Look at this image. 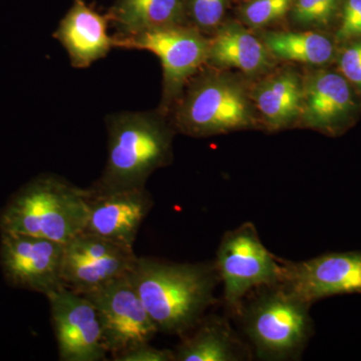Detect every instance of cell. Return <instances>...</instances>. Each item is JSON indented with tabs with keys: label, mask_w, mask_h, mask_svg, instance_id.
Wrapping results in <instances>:
<instances>
[{
	"label": "cell",
	"mask_w": 361,
	"mask_h": 361,
	"mask_svg": "<svg viewBox=\"0 0 361 361\" xmlns=\"http://www.w3.org/2000/svg\"><path fill=\"white\" fill-rule=\"evenodd\" d=\"M232 0H185L187 25L211 37L227 20Z\"/></svg>",
	"instance_id": "23"
},
{
	"label": "cell",
	"mask_w": 361,
	"mask_h": 361,
	"mask_svg": "<svg viewBox=\"0 0 361 361\" xmlns=\"http://www.w3.org/2000/svg\"><path fill=\"white\" fill-rule=\"evenodd\" d=\"M343 0H293L285 27L334 35Z\"/></svg>",
	"instance_id": "21"
},
{
	"label": "cell",
	"mask_w": 361,
	"mask_h": 361,
	"mask_svg": "<svg viewBox=\"0 0 361 361\" xmlns=\"http://www.w3.org/2000/svg\"><path fill=\"white\" fill-rule=\"evenodd\" d=\"M311 306L281 285H267L251 291L235 317L259 360H297L314 334Z\"/></svg>",
	"instance_id": "5"
},
{
	"label": "cell",
	"mask_w": 361,
	"mask_h": 361,
	"mask_svg": "<svg viewBox=\"0 0 361 361\" xmlns=\"http://www.w3.org/2000/svg\"><path fill=\"white\" fill-rule=\"evenodd\" d=\"M85 296L96 308L104 346L111 357L149 343L159 334L130 275Z\"/></svg>",
	"instance_id": "9"
},
{
	"label": "cell",
	"mask_w": 361,
	"mask_h": 361,
	"mask_svg": "<svg viewBox=\"0 0 361 361\" xmlns=\"http://www.w3.org/2000/svg\"><path fill=\"white\" fill-rule=\"evenodd\" d=\"M180 337L182 341L174 349L175 361H242L252 356L250 346L223 316L205 315Z\"/></svg>",
	"instance_id": "18"
},
{
	"label": "cell",
	"mask_w": 361,
	"mask_h": 361,
	"mask_svg": "<svg viewBox=\"0 0 361 361\" xmlns=\"http://www.w3.org/2000/svg\"><path fill=\"white\" fill-rule=\"evenodd\" d=\"M104 122L108 159L101 177L90 189L109 192L144 188L157 170L172 164L173 142L178 133L158 108L111 114Z\"/></svg>",
	"instance_id": "3"
},
{
	"label": "cell",
	"mask_w": 361,
	"mask_h": 361,
	"mask_svg": "<svg viewBox=\"0 0 361 361\" xmlns=\"http://www.w3.org/2000/svg\"><path fill=\"white\" fill-rule=\"evenodd\" d=\"M251 85L239 71L204 66L184 87L169 118L176 132L193 137L263 130Z\"/></svg>",
	"instance_id": "2"
},
{
	"label": "cell",
	"mask_w": 361,
	"mask_h": 361,
	"mask_svg": "<svg viewBox=\"0 0 361 361\" xmlns=\"http://www.w3.org/2000/svg\"><path fill=\"white\" fill-rule=\"evenodd\" d=\"M114 47L149 51L158 56L163 68L158 109L168 116L189 80L206 66L209 39L192 26L176 25L123 39L114 37Z\"/></svg>",
	"instance_id": "7"
},
{
	"label": "cell",
	"mask_w": 361,
	"mask_h": 361,
	"mask_svg": "<svg viewBox=\"0 0 361 361\" xmlns=\"http://www.w3.org/2000/svg\"><path fill=\"white\" fill-rule=\"evenodd\" d=\"M87 189L51 173L20 188L0 210V232L30 235L66 244L84 232Z\"/></svg>",
	"instance_id": "4"
},
{
	"label": "cell",
	"mask_w": 361,
	"mask_h": 361,
	"mask_svg": "<svg viewBox=\"0 0 361 361\" xmlns=\"http://www.w3.org/2000/svg\"><path fill=\"white\" fill-rule=\"evenodd\" d=\"M209 39L207 66L239 71L254 80L279 65L257 33L229 18Z\"/></svg>",
	"instance_id": "16"
},
{
	"label": "cell",
	"mask_w": 361,
	"mask_h": 361,
	"mask_svg": "<svg viewBox=\"0 0 361 361\" xmlns=\"http://www.w3.org/2000/svg\"><path fill=\"white\" fill-rule=\"evenodd\" d=\"M109 26L108 14L99 13L85 0H73L54 37L66 49L73 68H87L115 49Z\"/></svg>",
	"instance_id": "17"
},
{
	"label": "cell",
	"mask_w": 361,
	"mask_h": 361,
	"mask_svg": "<svg viewBox=\"0 0 361 361\" xmlns=\"http://www.w3.org/2000/svg\"><path fill=\"white\" fill-rule=\"evenodd\" d=\"M249 1V0H232L233 4H240L243 2Z\"/></svg>",
	"instance_id": "27"
},
{
	"label": "cell",
	"mask_w": 361,
	"mask_h": 361,
	"mask_svg": "<svg viewBox=\"0 0 361 361\" xmlns=\"http://www.w3.org/2000/svg\"><path fill=\"white\" fill-rule=\"evenodd\" d=\"M334 66L361 94V39L338 44Z\"/></svg>",
	"instance_id": "24"
},
{
	"label": "cell",
	"mask_w": 361,
	"mask_h": 361,
	"mask_svg": "<svg viewBox=\"0 0 361 361\" xmlns=\"http://www.w3.org/2000/svg\"><path fill=\"white\" fill-rule=\"evenodd\" d=\"M130 279L159 332L183 336L217 302L215 261L174 263L137 257Z\"/></svg>",
	"instance_id": "1"
},
{
	"label": "cell",
	"mask_w": 361,
	"mask_h": 361,
	"mask_svg": "<svg viewBox=\"0 0 361 361\" xmlns=\"http://www.w3.org/2000/svg\"><path fill=\"white\" fill-rule=\"evenodd\" d=\"M61 361L106 360L101 323L94 304L82 294L61 286L47 294Z\"/></svg>",
	"instance_id": "13"
},
{
	"label": "cell",
	"mask_w": 361,
	"mask_h": 361,
	"mask_svg": "<svg viewBox=\"0 0 361 361\" xmlns=\"http://www.w3.org/2000/svg\"><path fill=\"white\" fill-rule=\"evenodd\" d=\"M303 68L302 110L296 129L336 137L361 115V94L331 66Z\"/></svg>",
	"instance_id": "8"
},
{
	"label": "cell",
	"mask_w": 361,
	"mask_h": 361,
	"mask_svg": "<svg viewBox=\"0 0 361 361\" xmlns=\"http://www.w3.org/2000/svg\"><path fill=\"white\" fill-rule=\"evenodd\" d=\"M334 35L338 44L361 39V0H343Z\"/></svg>",
	"instance_id": "25"
},
{
	"label": "cell",
	"mask_w": 361,
	"mask_h": 361,
	"mask_svg": "<svg viewBox=\"0 0 361 361\" xmlns=\"http://www.w3.org/2000/svg\"><path fill=\"white\" fill-rule=\"evenodd\" d=\"M65 244L54 240L0 232V268L14 288L47 295L63 286Z\"/></svg>",
	"instance_id": "11"
},
{
	"label": "cell",
	"mask_w": 361,
	"mask_h": 361,
	"mask_svg": "<svg viewBox=\"0 0 361 361\" xmlns=\"http://www.w3.org/2000/svg\"><path fill=\"white\" fill-rule=\"evenodd\" d=\"M251 96L263 132L272 134L296 129L302 110V66L280 63L252 80Z\"/></svg>",
	"instance_id": "15"
},
{
	"label": "cell",
	"mask_w": 361,
	"mask_h": 361,
	"mask_svg": "<svg viewBox=\"0 0 361 361\" xmlns=\"http://www.w3.org/2000/svg\"><path fill=\"white\" fill-rule=\"evenodd\" d=\"M266 49L279 63L305 68L334 66L338 44L330 32L270 28L255 32Z\"/></svg>",
	"instance_id": "19"
},
{
	"label": "cell",
	"mask_w": 361,
	"mask_h": 361,
	"mask_svg": "<svg viewBox=\"0 0 361 361\" xmlns=\"http://www.w3.org/2000/svg\"><path fill=\"white\" fill-rule=\"evenodd\" d=\"M228 310L236 316L244 298L254 289L279 284L280 258L261 241L257 228L243 223L223 235L215 260Z\"/></svg>",
	"instance_id": "6"
},
{
	"label": "cell",
	"mask_w": 361,
	"mask_h": 361,
	"mask_svg": "<svg viewBox=\"0 0 361 361\" xmlns=\"http://www.w3.org/2000/svg\"><path fill=\"white\" fill-rule=\"evenodd\" d=\"M279 285L305 302L337 295H361V250L329 252L307 260L280 259Z\"/></svg>",
	"instance_id": "10"
},
{
	"label": "cell",
	"mask_w": 361,
	"mask_h": 361,
	"mask_svg": "<svg viewBox=\"0 0 361 361\" xmlns=\"http://www.w3.org/2000/svg\"><path fill=\"white\" fill-rule=\"evenodd\" d=\"M87 190L84 232L134 249L140 228L154 206L146 187L109 192Z\"/></svg>",
	"instance_id": "14"
},
{
	"label": "cell",
	"mask_w": 361,
	"mask_h": 361,
	"mask_svg": "<svg viewBox=\"0 0 361 361\" xmlns=\"http://www.w3.org/2000/svg\"><path fill=\"white\" fill-rule=\"evenodd\" d=\"M137 259L134 249L80 233L65 244L63 286L85 295L130 275Z\"/></svg>",
	"instance_id": "12"
},
{
	"label": "cell",
	"mask_w": 361,
	"mask_h": 361,
	"mask_svg": "<svg viewBox=\"0 0 361 361\" xmlns=\"http://www.w3.org/2000/svg\"><path fill=\"white\" fill-rule=\"evenodd\" d=\"M115 361H175L174 350L157 348L149 343L142 344L127 353L116 356Z\"/></svg>",
	"instance_id": "26"
},
{
	"label": "cell",
	"mask_w": 361,
	"mask_h": 361,
	"mask_svg": "<svg viewBox=\"0 0 361 361\" xmlns=\"http://www.w3.org/2000/svg\"><path fill=\"white\" fill-rule=\"evenodd\" d=\"M106 14L116 39L188 25L185 0H115Z\"/></svg>",
	"instance_id": "20"
},
{
	"label": "cell",
	"mask_w": 361,
	"mask_h": 361,
	"mask_svg": "<svg viewBox=\"0 0 361 361\" xmlns=\"http://www.w3.org/2000/svg\"><path fill=\"white\" fill-rule=\"evenodd\" d=\"M292 4L293 0H249L237 4L235 18L254 32L285 27Z\"/></svg>",
	"instance_id": "22"
}]
</instances>
